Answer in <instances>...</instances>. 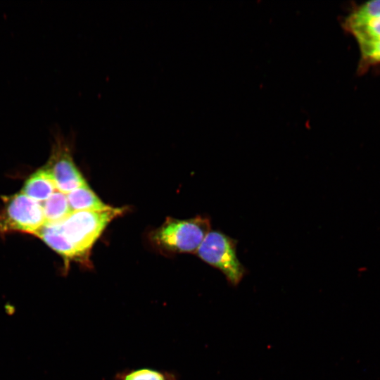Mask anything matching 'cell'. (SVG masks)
Segmentation results:
<instances>
[{
	"instance_id": "6da1fadb",
	"label": "cell",
	"mask_w": 380,
	"mask_h": 380,
	"mask_svg": "<svg viewBox=\"0 0 380 380\" xmlns=\"http://www.w3.org/2000/svg\"><path fill=\"white\" fill-rule=\"evenodd\" d=\"M123 212L120 208L72 212L61 222L44 225L37 236L60 254L66 263L70 260L86 263L93 245L105 228Z\"/></svg>"
},
{
	"instance_id": "7a4b0ae2",
	"label": "cell",
	"mask_w": 380,
	"mask_h": 380,
	"mask_svg": "<svg viewBox=\"0 0 380 380\" xmlns=\"http://www.w3.org/2000/svg\"><path fill=\"white\" fill-rule=\"evenodd\" d=\"M208 217L196 216L186 220L168 218L154 231L153 241L165 251L174 253H196L210 232Z\"/></svg>"
},
{
	"instance_id": "3957f363",
	"label": "cell",
	"mask_w": 380,
	"mask_h": 380,
	"mask_svg": "<svg viewBox=\"0 0 380 380\" xmlns=\"http://www.w3.org/2000/svg\"><path fill=\"white\" fill-rule=\"evenodd\" d=\"M236 245V240L215 230L206 235L196 251L202 260L221 271L233 286H236L247 272L238 259Z\"/></svg>"
},
{
	"instance_id": "277c9868",
	"label": "cell",
	"mask_w": 380,
	"mask_h": 380,
	"mask_svg": "<svg viewBox=\"0 0 380 380\" xmlns=\"http://www.w3.org/2000/svg\"><path fill=\"white\" fill-rule=\"evenodd\" d=\"M45 224L40 203L22 192L5 198L0 211V232H20L34 234Z\"/></svg>"
},
{
	"instance_id": "5b68a950",
	"label": "cell",
	"mask_w": 380,
	"mask_h": 380,
	"mask_svg": "<svg viewBox=\"0 0 380 380\" xmlns=\"http://www.w3.org/2000/svg\"><path fill=\"white\" fill-rule=\"evenodd\" d=\"M45 167L51 172L56 189L62 193L67 194L88 185L74 163L68 140L63 135L56 136L51 156Z\"/></svg>"
},
{
	"instance_id": "8992f818",
	"label": "cell",
	"mask_w": 380,
	"mask_h": 380,
	"mask_svg": "<svg viewBox=\"0 0 380 380\" xmlns=\"http://www.w3.org/2000/svg\"><path fill=\"white\" fill-rule=\"evenodd\" d=\"M56 190L51 172L44 167L37 170L26 180L21 192L40 203L47 200Z\"/></svg>"
},
{
	"instance_id": "52a82bcc",
	"label": "cell",
	"mask_w": 380,
	"mask_h": 380,
	"mask_svg": "<svg viewBox=\"0 0 380 380\" xmlns=\"http://www.w3.org/2000/svg\"><path fill=\"white\" fill-rule=\"evenodd\" d=\"M72 212L102 211L110 209L88 185L77 188L66 194Z\"/></svg>"
},
{
	"instance_id": "ba28073f",
	"label": "cell",
	"mask_w": 380,
	"mask_h": 380,
	"mask_svg": "<svg viewBox=\"0 0 380 380\" xmlns=\"http://www.w3.org/2000/svg\"><path fill=\"white\" fill-rule=\"evenodd\" d=\"M45 224L61 222L72 212L70 208L66 194L56 190L43 204Z\"/></svg>"
},
{
	"instance_id": "9c48e42d",
	"label": "cell",
	"mask_w": 380,
	"mask_h": 380,
	"mask_svg": "<svg viewBox=\"0 0 380 380\" xmlns=\"http://www.w3.org/2000/svg\"><path fill=\"white\" fill-rule=\"evenodd\" d=\"M114 380H179L174 372L152 367L128 368L117 372Z\"/></svg>"
},
{
	"instance_id": "30bf717a",
	"label": "cell",
	"mask_w": 380,
	"mask_h": 380,
	"mask_svg": "<svg viewBox=\"0 0 380 380\" xmlns=\"http://www.w3.org/2000/svg\"><path fill=\"white\" fill-rule=\"evenodd\" d=\"M379 16H380V0L370 1L356 7L346 18L343 27L346 30Z\"/></svg>"
},
{
	"instance_id": "8fae6325",
	"label": "cell",
	"mask_w": 380,
	"mask_h": 380,
	"mask_svg": "<svg viewBox=\"0 0 380 380\" xmlns=\"http://www.w3.org/2000/svg\"><path fill=\"white\" fill-rule=\"evenodd\" d=\"M346 30L354 36L358 44L380 40V16L349 27Z\"/></svg>"
},
{
	"instance_id": "7c38bea8",
	"label": "cell",
	"mask_w": 380,
	"mask_h": 380,
	"mask_svg": "<svg viewBox=\"0 0 380 380\" xmlns=\"http://www.w3.org/2000/svg\"><path fill=\"white\" fill-rule=\"evenodd\" d=\"M362 68L380 64V40L358 44Z\"/></svg>"
}]
</instances>
